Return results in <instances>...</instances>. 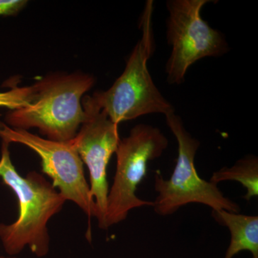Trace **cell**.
I'll return each instance as SVG.
<instances>
[{
  "label": "cell",
  "mask_w": 258,
  "mask_h": 258,
  "mask_svg": "<svg viewBox=\"0 0 258 258\" xmlns=\"http://www.w3.org/2000/svg\"><path fill=\"white\" fill-rule=\"evenodd\" d=\"M9 146L2 143L0 179L16 195L19 215L13 223L0 224V241L9 256L15 257L28 247L36 257H44L50 251L47 224L66 200L41 174H19L10 159Z\"/></svg>",
  "instance_id": "cell-1"
},
{
  "label": "cell",
  "mask_w": 258,
  "mask_h": 258,
  "mask_svg": "<svg viewBox=\"0 0 258 258\" xmlns=\"http://www.w3.org/2000/svg\"><path fill=\"white\" fill-rule=\"evenodd\" d=\"M37 83L33 102L8 112L5 123L13 128H38L47 139L55 142L74 139L84 120L82 97L94 86V78L81 73L55 74Z\"/></svg>",
  "instance_id": "cell-2"
},
{
  "label": "cell",
  "mask_w": 258,
  "mask_h": 258,
  "mask_svg": "<svg viewBox=\"0 0 258 258\" xmlns=\"http://www.w3.org/2000/svg\"><path fill=\"white\" fill-rule=\"evenodd\" d=\"M152 14L153 1H147L141 20L142 38L131 54L124 71L108 91L93 94L100 108L117 125L144 115H166L174 112L148 70V60L154 50Z\"/></svg>",
  "instance_id": "cell-3"
},
{
  "label": "cell",
  "mask_w": 258,
  "mask_h": 258,
  "mask_svg": "<svg viewBox=\"0 0 258 258\" xmlns=\"http://www.w3.org/2000/svg\"><path fill=\"white\" fill-rule=\"evenodd\" d=\"M166 123L178 143V157L175 167L169 179L159 171L154 176V189L157 197L153 201L154 212L168 216L191 203L206 205L212 211L239 213L238 204L226 198L217 185L200 177L195 168V159L200 148L198 139L185 128L182 120L174 112L166 115Z\"/></svg>",
  "instance_id": "cell-4"
},
{
  "label": "cell",
  "mask_w": 258,
  "mask_h": 258,
  "mask_svg": "<svg viewBox=\"0 0 258 258\" xmlns=\"http://www.w3.org/2000/svg\"><path fill=\"white\" fill-rule=\"evenodd\" d=\"M169 142L159 128L139 124L120 139L115 154L116 169L107 201L104 230L124 221L136 208L152 207L153 202L137 197V190L147 175L149 161L162 155Z\"/></svg>",
  "instance_id": "cell-5"
},
{
  "label": "cell",
  "mask_w": 258,
  "mask_h": 258,
  "mask_svg": "<svg viewBox=\"0 0 258 258\" xmlns=\"http://www.w3.org/2000/svg\"><path fill=\"white\" fill-rule=\"evenodd\" d=\"M209 0H170L166 37L172 51L166 66L169 84H181L191 64L204 57H218L228 51L221 32L202 18L201 10Z\"/></svg>",
  "instance_id": "cell-6"
},
{
  "label": "cell",
  "mask_w": 258,
  "mask_h": 258,
  "mask_svg": "<svg viewBox=\"0 0 258 258\" xmlns=\"http://www.w3.org/2000/svg\"><path fill=\"white\" fill-rule=\"evenodd\" d=\"M0 139L5 143L26 146L41 159L42 171L64 198L82 210L88 218L96 217V204L85 176L83 163L71 141L60 142L42 138L23 129L0 121Z\"/></svg>",
  "instance_id": "cell-7"
},
{
  "label": "cell",
  "mask_w": 258,
  "mask_h": 258,
  "mask_svg": "<svg viewBox=\"0 0 258 258\" xmlns=\"http://www.w3.org/2000/svg\"><path fill=\"white\" fill-rule=\"evenodd\" d=\"M81 103L84 120L76 137L70 141L89 170L90 191L96 204L98 227L104 230L109 191L107 168L119 144L118 125L100 108L93 95L84 96Z\"/></svg>",
  "instance_id": "cell-8"
},
{
  "label": "cell",
  "mask_w": 258,
  "mask_h": 258,
  "mask_svg": "<svg viewBox=\"0 0 258 258\" xmlns=\"http://www.w3.org/2000/svg\"><path fill=\"white\" fill-rule=\"evenodd\" d=\"M212 216L229 229L230 243L224 258H233L242 251H249L252 258H258V217L220 210Z\"/></svg>",
  "instance_id": "cell-9"
},
{
  "label": "cell",
  "mask_w": 258,
  "mask_h": 258,
  "mask_svg": "<svg viewBox=\"0 0 258 258\" xmlns=\"http://www.w3.org/2000/svg\"><path fill=\"white\" fill-rule=\"evenodd\" d=\"M225 181L240 183L247 190L244 200L249 201L258 196V159L254 155H247L239 159L231 167H223L215 171L210 182L218 184Z\"/></svg>",
  "instance_id": "cell-10"
},
{
  "label": "cell",
  "mask_w": 258,
  "mask_h": 258,
  "mask_svg": "<svg viewBox=\"0 0 258 258\" xmlns=\"http://www.w3.org/2000/svg\"><path fill=\"white\" fill-rule=\"evenodd\" d=\"M37 83L31 86L13 88L0 93V107L12 110L20 109L31 104L36 96Z\"/></svg>",
  "instance_id": "cell-11"
},
{
  "label": "cell",
  "mask_w": 258,
  "mask_h": 258,
  "mask_svg": "<svg viewBox=\"0 0 258 258\" xmlns=\"http://www.w3.org/2000/svg\"><path fill=\"white\" fill-rule=\"evenodd\" d=\"M27 3L24 0H0V16L17 14Z\"/></svg>",
  "instance_id": "cell-12"
},
{
  "label": "cell",
  "mask_w": 258,
  "mask_h": 258,
  "mask_svg": "<svg viewBox=\"0 0 258 258\" xmlns=\"http://www.w3.org/2000/svg\"><path fill=\"white\" fill-rule=\"evenodd\" d=\"M0 258H17L15 256H3L0 255Z\"/></svg>",
  "instance_id": "cell-13"
}]
</instances>
